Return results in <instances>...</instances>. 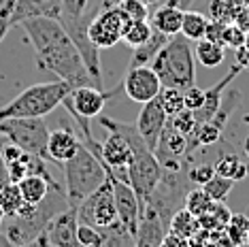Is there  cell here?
Masks as SVG:
<instances>
[{
  "label": "cell",
  "instance_id": "1",
  "mask_svg": "<svg viewBox=\"0 0 249 247\" xmlns=\"http://www.w3.org/2000/svg\"><path fill=\"white\" fill-rule=\"evenodd\" d=\"M69 200H66L64 190H53L43 203L38 205H24L15 215L4 217L0 232L7 237V241L13 247L30 243L32 239H36L41 232H45L49 220L55 215L58 211L66 209Z\"/></svg>",
  "mask_w": 249,
  "mask_h": 247
},
{
  "label": "cell",
  "instance_id": "2",
  "mask_svg": "<svg viewBox=\"0 0 249 247\" xmlns=\"http://www.w3.org/2000/svg\"><path fill=\"white\" fill-rule=\"evenodd\" d=\"M151 69L160 77L162 88L188 89L190 86H196V58L192 41H188L181 32L171 36L151 62Z\"/></svg>",
  "mask_w": 249,
  "mask_h": 247
},
{
  "label": "cell",
  "instance_id": "3",
  "mask_svg": "<svg viewBox=\"0 0 249 247\" xmlns=\"http://www.w3.org/2000/svg\"><path fill=\"white\" fill-rule=\"evenodd\" d=\"M72 86L62 79L35 83L26 88L9 105L0 106V120H11V117H45L53 113L58 106L69 98Z\"/></svg>",
  "mask_w": 249,
  "mask_h": 247
},
{
  "label": "cell",
  "instance_id": "4",
  "mask_svg": "<svg viewBox=\"0 0 249 247\" xmlns=\"http://www.w3.org/2000/svg\"><path fill=\"white\" fill-rule=\"evenodd\" d=\"M62 168H64V192L71 207H77L86 196L92 194L96 188H100L109 177L107 166L86 145H81V149L71 160H66Z\"/></svg>",
  "mask_w": 249,
  "mask_h": 247
},
{
  "label": "cell",
  "instance_id": "5",
  "mask_svg": "<svg viewBox=\"0 0 249 247\" xmlns=\"http://www.w3.org/2000/svg\"><path fill=\"white\" fill-rule=\"evenodd\" d=\"M36 64L41 69L53 72L58 79L71 83L72 88H81V86H94L92 77L86 69L79 49L75 47L72 38L66 35L64 38L52 43L49 47H45L43 52L36 53ZM96 88V86H94Z\"/></svg>",
  "mask_w": 249,
  "mask_h": 247
},
{
  "label": "cell",
  "instance_id": "6",
  "mask_svg": "<svg viewBox=\"0 0 249 247\" xmlns=\"http://www.w3.org/2000/svg\"><path fill=\"white\" fill-rule=\"evenodd\" d=\"M49 128L45 117H11V120H0V137H4L9 143L18 145L21 151L38 158L47 156V143H49Z\"/></svg>",
  "mask_w": 249,
  "mask_h": 247
},
{
  "label": "cell",
  "instance_id": "7",
  "mask_svg": "<svg viewBox=\"0 0 249 247\" xmlns=\"http://www.w3.org/2000/svg\"><path fill=\"white\" fill-rule=\"evenodd\" d=\"M117 2L120 0H105L100 11L88 21V36L98 49H109L120 43L124 28L130 21Z\"/></svg>",
  "mask_w": 249,
  "mask_h": 247
},
{
  "label": "cell",
  "instance_id": "8",
  "mask_svg": "<svg viewBox=\"0 0 249 247\" xmlns=\"http://www.w3.org/2000/svg\"><path fill=\"white\" fill-rule=\"evenodd\" d=\"M77 215L81 224L89 226H109L117 220V207H115V196H113V183L111 177L96 188L92 194L86 196L81 203L77 205Z\"/></svg>",
  "mask_w": 249,
  "mask_h": 247
},
{
  "label": "cell",
  "instance_id": "9",
  "mask_svg": "<svg viewBox=\"0 0 249 247\" xmlns=\"http://www.w3.org/2000/svg\"><path fill=\"white\" fill-rule=\"evenodd\" d=\"M122 88L113 89V92H105L100 88H94V86H81V88H72V92L69 94V98L64 100L66 109L69 113H77L86 120H92V117H100L103 115V109L107 105V100L111 96H115Z\"/></svg>",
  "mask_w": 249,
  "mask_h": 247
},
{
  "label": "cell",
  "instance_id": "10",
  "mask_svg": "<svg viewBox=\"0 0 249 247\" xmlns=\"http://www.w3.org/2000/svg\"><path fill=\"white\" fill-rule=\"evenodd\" d=\"M98 160L107 166L109 175L128 183V164L132 160V147H130V143L122 134H117V132L107 134V139L100 143Z\"/></svg>",
  "mask_w": 249,
  "mask_h": 247
},
{
  "label": "cell",
  "instance_id": "11",
  "mask_svg": "<svg viewBox=\"0 0 249 247\" xmlns=\"http://www.w3.org/2000/svg\"><path fill=\"white\" fill-rule=\"evenodd\" d=\"M122 89L126 92L130 100L139 105H145L154 100L158 94L162 92V81L156 75L151 66H137V69H128L126 77H124Z\"/></svg>",
  "mask_w": 249,
  "mask_h": 247
},
{
  "label": "cell",
  "instance_id": "12",
  "mask_svg": "<svg viewBox=\"0 0 249 247\" xmlns=\"http://www.w3.org/2000/svg\"><path fill=\"white\" fill-rule=\"evenodd\" d=\"M77 228H79V215H77V207H66V209L58 211L55 215L49 220L45 234H47L52 247H81L77 237Z\"/></svg>",
  "mask_w": 249,
  "mask_h": 247
},
{
  "label": "cell",
  "instance_id": "13",
  "mask_svg": "<svg viewBox=\"0 0 249 247\" xmlns=\"http://www.w3.org/2000/svg\"><path fill=\"white\" fill-rule=\"evenodd\" d=\"M166 124H168V115H166V111H164L160 98L156 96L154 100H149V103L143 105V109H141L134 126H137L141 139L147 143V147L151 151H156L158 141H160V134H162Z\"/></svg>",
  "mask_w": 249,
  "mask_h": 247
},
{
  "label": "cell",
  "instance_id": "14",
  "mask_svg": "<svg viewBox=\"0 0 249 247\" xmlns=\"http://www.w3.org/2000/svg\"><path fill=\"white\" fill-rule=\"evenodd\" d=\"M111 177L113 183V196H115V207H117V220H120L124 226L130 228V232H137L139 220H141V213H143V207H141L137 194L134 190L130 188V183L120 181L117 177Z\"/></svg>",
  "mask_w": 249,
  "mask_h": 247
},
{
  "label": "cell",
  "instance_id": "15",
  "mask_svg": "<svg viewBox=\"0 0 249 247\" xmlns=\"http://www.w3.org/2000/svg\"><path fill=\"white\" fill-rule=\"evenodd\" d=\"M166 232H168L166 224L162 222L160 213L154 207L145 205L143 213H141L137 232H134V247H160Z\"/></svg>",
  "mask_w": 249,
  "mask_h": 247
},
{
  "label": "cell",
  "instance_id": "16",
  "mask_svg": "<svg viewBox=\"0 0 249 247\" xmlns=\"http://www.w3.org/2000/svg\"><path fill=\"white\" fill-rule=\"evenodd\" d=\"M81 145H83L81 139L77 137L72 128H55V130L49 132V143H47L49 162H55V164L62 166L81 149Z\"/></svg>",
  "mask_w": 249,
  "mask_h": 247
},
{
  "label": "cell",
  "instance_id": "17",
  "mask_svg": "<svg viewBox=\"0 0 249 247\" xmlns=\"http://www.w3.org/2000/svg\"><path fill=\"white\" fill-rule=\"evenodd\" d=\"M62 15V0H15L13 26L30 18H55Z\"/></svg>",
  "mask_w": 249,
  "mask_h": 247
},
{
  "label": "cell",
  "instance_id": "18",
  "mask_svg": "<svg viewBox=\"0 0 249 247\" xmlns=\"http://www.w3.org/2000/svg\"><path fill=\"white\" fill-rule=\"evenodd\" d=\"M181 21H183V9L179 7V0H168V2H164L149 18L151 28H156V30H160L168 36L179 35Z\"/></svg>",
  "mask_w": 249,
  "mask_h": 247
},
{
  "label": "cell",
  "instance_id": "19",
  "mask_svg": "<svg viewBox=\"0 0 249 247\" xmlns=\"http://www.w3.org/2000/svg\"><path fill=\"white\" fill-rule=\"evenodd\" d=\"M19 192L24 196L28 205H38L49 196V190H62L58 183L49 175H41V173H30L21 181H18Z\"/></svg>",
  "mask_w": 249,
  "mask_h": 247
},
{
  "label": "cell",
  "instance_id": "20",
  "mask_svg": "<svg viewBox=\"0 0 249 247\" xmlns=\"http://www.w3.org/2000/svg\"><path fill=\"white\" fill-rule=\"evenodd\" d=\"M243 69L239 64H234L232 69L228 71V75L224 77L222 81H217L213 88H209L205 89V105H202V109L200 111H196V122L198 124H202V122H207V120H211V117L215 115V111L219 109V105H222V98H224V89L230 86L232 81H234V77L239 75Z\"/></svg>",
  "mask_w": 249,
  "mask_h": 247
},
{
  "label": "cell",
  "instance_id": "21",
  "mask_svg": "<svg viewBox=\"0 0 249 247\" xmlns=\"http://www.w3.org/2000/svg\"><path fill=\"white\" fill-rule=\"evenodd\" d=\"M168 38H171L168 35H164V32H160V30H156V28H154V35H151L149 41L143 43V45H139V47H134L128 69H137V66H151V62H154V58L160 53V49L168 43Z\"/></svg>",
  "mask_w": 249,
  "mask_h": 247
},
{
  "label": "cell",
  "instance_id": "22",
  "mask_svg": "<svg viewBox=\"0 0 249 247\" xmlns=\"http://www.w3.org/2000/svg\"><path fill=\"white\" fill-rule=\"evenodd\" d=\"M213 168L217 175L232 179V181H241V179L249 175V164H245V160L241 156L232 154V151H222L217 156V160H215Z\"/></svg>",
  "mask_w": 249,
  "mask_h": 247
},
{
  "label": "cell",
  "instance_id": "23",
  "mask_svg": "<svg viewBox=\"0 0 249 247\" xmlns=\"http://www.w3.org/2000/svg\"><path fill=\"white\" fill-rule=\"evenodd\" d=\"M96 228L100 232L98 247H134V234L120 220H115L109 226H96Z\"/></svg>",
  "mask_w": 249,
  "mask_h": 247
},
{
  "label": "cell",
  "instance_id": "24",
  "mask_svg": "<svg viewBox=\"0 0 249 247\" xmlns=\"http://www.w3.org/2000/svg\"><path fill=\"white\" fill-rule=\"evenodd\" d=\"M194 58L200 62L202 66H207V69H215V66H219L224 62L226 47L219 43L209 41V38H200V41H196Z\"/></svg>",
  "mask_w": 249,
  "mask_h": 247
},
{
  "label": "cell",
  "instance_id": "25",
  "mask_svg": "<svg viewBox=\"0 0 249 247\" xmlns=\"http://www.w3.org/2000/svg\"><path fill=\"white\" fill-rule=\"evenodd\" d=\"M207 26H209V15L198 13V11H192V9L183 11L181 35L188 38V41H200V38H205Z\"/></svg>",
  "mask_w": 249,
  "mask_h": 247
},
{
  "label": "cell",
  "instance_id": "26",
  "mask_svg": "<svg viewBox=\"0 0 249 247\" xmlns=\"http://www.w3.org/2000/svg\"><path fill=\"white\" fill-rule=\"evenodd\" d=\"M198 228H200L198 217L192 215L185 207H181V209L175 211L171 222H168V232H175V234H179V237H183V239H190Z\"/></svg>",
  "mask_w": 249,
  "mask_h": 247
},
{
  "label": "cell",
  "instance_id": "27",
  "mask_svg": "<svg viewBox=\"0 0 249 247\" xmlns=\"http://www.w3.org/2000/svg\"><path fill=\"white\" fill-rule=\"evenodd\" d=\"M24 205H26V200L19 192L18 183H13V181L0 183V207H2V211H4V217L15 215Z\"/></svg>",
  "mask_w": 249,
  "mask_h": 247
},
{
  "label": "cell",
  "instance_id": "28",
  "mask_svg": "<svg viewBox=\"0 0 249 247\" xmlns=\"http://www.w3.org/2000/svg\"><path fill=\"white\" fill-rule=\"evenodd\" d=\"M226 237L230 239V243L234 247L247 245V234H249V215L247 213H232L228 224L224 228Z\"/></svg>",
  "mask_w": 249,
  "mask_h": 247
},
{
  "label": "cell",
  "instance_id": "29",
  "mask_svg": "<svg viewBox=\"0 0 249 247\" xmlns=\"http://www.w3.org/2000/svg\"><path fill=\"white\" fill-rule=\"evenodd\" d=\"M230 215H232V211L226 207V203H213L207 213H202V215L198 217V224L205 230H224L230 220Z\"/></svg>",
  "mask_w": 249,
  "mask_h": 247
},
{
  "label": "cell",
  "instance_id": "30",
  "mask_svg": "<svg viewBox=\"0 0 249 247\" xmlns=\"http://www.w3.org/2000/svg\"><path fill=\"white\" fill-rule=\"evenodd\" d=\"M154 35V28H151L149 19H139V21H128L126 28H124L122 41L128 43L130 47H139V45L147 43Z\"/></svg>",
  "mask_w": 249,
  "mask_h": 247
},
{
  "label": "cell",
  "instance_id": "31",
  "mask_svg": "<svg viewBox=\"0 0 249 247\" xmlns=\"http://www.w3.org/2000/svg\"><path fill=\"white\" fill-rule=\"evenodd\" d=\"M232 188H234V181L217 175V173L202 185V190L209 194V198H211L213 203H226V198H228V194L232 192Z\"/></svg>",
  "mask_w": 249,
  "mask_h": 247
},
{
  "label": "cell",
  "instance_id": "32",
  "mask_svg": "<svg viewBox=\"0 0 249 247\" xmlns=\"http://www.w3.org/2000/svg\"><path fill=\"white\" fill-rule=\"evenodd\" d=\"M211 205H213V200L209 198V194L202 188H198V185L194 190H188L185 200H183V207L192 213V215H196V217H200L202 213H207Z\"/></svg>",
  "mask_w": 249,
  "mask_h": 247
},
{
  "label": "cell",
  "instance_id": "33",
  "mask_svg": "<svg viewBox=\"0 0 249 247\" xmlns=\"http://www.w3.org/2000/svg\"><path fill=\"white\" fill-rule=\"evenodd\" d=\"M241 9L239 0H211L209 4V18L224 21V24H232L236 11Z\"/></svg>",
  "mask_w": 249,
  "mask_h": 247
},
{
  "label": "cell",
  "instance_id": "34",
  "mask_svg": "<svg viewBox=\"0 0 249 247\" xmlns=\"http://www.w3.org/2000/svg\"><path fill=\"white\" fill-rule=\"evenodd\" d=\"M158 98H160V103L164 106V111H166L168 117L181 113V111L185 109L183 105V89L179 88H162V92L158 94Z\"/></svg>",
  "mask_w": 249,
  "mask_h": 247
},
{
  "label": "cell",
  "instance_id": "35",
  "mask_svg": "<svg viewBox=\"0 0 249 247\" xmlns=\"http://www.w3.org/2000/svg\"><path fill=\"white\" fill-rule=\"evenodd\" d=\"M168 124H171L173 128H177L181 134H185L188 139L192 137V132H194V130H196V126H198L196 115L192 113V111H188V109H183L181 113L173 115V117H168Z\"/></svg>",
  "mask_w": 249,
  "mask_h": 247
},
{
  "label": "cell",
  "instance_id": "36",
  "mask_svg": "<svg viewBox=\"0 0 249 247\" xmlns=\"http://www.w3.org/2000/svg\"><path fill=\"white\" fill-rule=\"evenodd\" d=\"M120 9L126 13V18L130 21H139V19H149V7L143 0H120Z\"/></svg>",
  "mask_w": 249,
  "mask_h": 247
},
{
  "label": "cell",
  "instance_id": "37",
  "mask_svg": "<svg viewBox=\"0 0 249 247\" xmlns=\"http://www.w3.org/2000/svg\"><path fill=\"white\" fill-rule=\"evenodd\" d=\"M247 36H249L247 32H243L236 24H226L224 36H222V45H224V47H230V49H239L241 45H245Z\"/></svg>",
  "mask_w": 249,
  "mask_h": 247
},
{
  "label": "cell",
  "instance_id": "38",
  "mask_svg": "<svg viewBox=\"0 0 249 247\" xmlns=\"http://www.w3.org/2000/svg\"><path fill=\"white\" fill-rule=\"evenodd\" d=\"M215 175V168L213 164H207V162H200V164H194L188 171V179H190V183H194L198 185V188H202L209 179H211Z\"/></svg>",
  "mask_w": 249,
  "mask_h": 247
},
{
  "label": "cell",
  "instance_id": "39",
  "mask_svg": "<svg viewBox=\"0 0 249 247\" xmlns=\"http://www.w3.org/2000/svg\"><path fill=\"white\" fill-rule=\"evenodd\" d=\"M13 9L15 0H2V4H0V43L4 41V36L13 28Z\"/></svg>",
  "mask_w": 249,
  "mask_h": 247
},
{
  "label": "cell",
  "instance_id": "40",
  "mask_svg": "<svg viewBox=\"0 0 249 247\" xmlns=\"http://www.w3.org/2000/svg\"><path fill=\"white\" fill-rule=\"evenodd\" d=\"M183 105L192 113L200 111L202 105H205V89H200L196 86H190L188 89H183Z\"/></svg>",
  "mask_w": 249,
  "mask_h": 247
},
{
  "label": "cell",
  "instance_id": "41",
  "mask_svg": "<svg viewBox=\"0 0 249 247\" xmlns=\"http://www.w3.org/2000/svg\"><path fill=\"white\" fill-rule=\"evenodd\" d=\"M88 0H62L60 18H86Z\"/></svg>",
  "mask_w": 249,
  "mask_h": 247
},
{
  "label": "cell",
  "instance_id": "42",
  "mask_svg": "<svg viewBox=\"0 0 249 247\" xmlns=\"http://www.w3.org/2000/svg\"><path fill=\"white\" fill-rule=\"evenodd\" d=\"M224 28H226L224 21H217V19H211V18H209V26H207L205 38H209V41H213V43H219V45H222Z\"/></svg>",
  "mask_w": 249,
  "mask_h": 247
},
{
  "label": "cell",
  "instance_id": "43",
  "mask_svg": "<svg viewBox=\"0 0 249 247\" xmlns=\"http://www.w3.org/2000/svg\"><path fill=\"white\" fill-rule=\"evenodd\" d=\"M205 247H234L230 243V239L226 237L224 230H209V239Z\"/></svg>",
  "mask_w": 249,
  "mask_h": 247
},
{
  "label": "cell",
  "instance_id": "44",
  "mask_svg": "<svg viewBox=\"0 0 249 247\" xmlns=\"http://www.w3.org/2000/svg\"><path fill=\"white\" fill-rule=\"evenodd\" d=\"M234 58H236L234 64H239L243 71H249V36H247L245 45H241L239 49H234Z\"/></svg>",
  "mask_w": 249,
  "mask_h": 247
},
{
  "label": "cell",
  "instance_id": "45",
  "mask_svg": "<svg viewBox=\"0 0 249 247\" xmlns=\"http://www.w3.org/2000/svg\"><path fill=\"white\" fill-rule=\"evenodd\" d=\"M160 247H192V245H190L188 239L179 237V234H175V232H166L164 234V239H162V243H160Z\"/></svg>",
  "mask_w": 249,
  "mask_h": 247
},
{
  "label": "cell",
  "instance_id": "46",
  "mask_svg": "<svg viewBox=\"0 0 249 247\" xmlns=\"http://www.w3.org/2000/svg\"><path fill=\"white\" fill-rule=\"evenodd\" d=\"M232 24H236L243 32H247V35H249V7H241L239 11H236Z\"/></svg>",
  "mask_w": 249,
  "mask_h": 247
},
{
  "label": "cell",
  "instance_id": "47",
  "mask_svg": "<svg viewBox=\"0 0 249 247\" xmlns=\"http://www.w3.org/2000/svg\"><path fill=\"white\" fill-rule=\"evenodd\" d=\"M18 247H52V243H49V239H47V234L41 232L36 239H32L30 243H24V245H18Z\"/></svg>",
  "mask_w": 249,
  "mask_h": 247
},
{
  "label": "cell",
  "instance_id": "48",
  "mask_svg": "<svg viewBox=\"0 0 249 247\" xmlns=\"http://www.w3.org/2000/svg\"><path fill=\"white\" fill-rule=\"evenodd\" d=\"M243 154L247 156V160H249V134L245 139H243Z\"/></svg>",
  "mask_w": 249,
  "mask_h": 247
},
{
  "label": "cell",
  "instance_id": "49",
  "mask_svg": "<svg viewBox=\"0 0 249 247\" xmlns=\"http://www.w3.org/2000/svg\"><path fill=\"white\" fill-rule=\"evenodd\" d=\"M0 175H7V168H4V164H2V145H0Z\"/></svg>",
  "mask_w": 249,
  "mask_h": 247
},
{
  "label": "cell",
  "instance_id": "50",
  "mask_svg": "<svg viewBox=\"0 0 249 247\" xmlns=\"http://www.w3.org/2000/svg\"><path fill=\"white\" fill-rule=\"evenodd\" d=\"M192 4H194V0H179V7L183 9V11L188 9V7H192Z\"/></svg>",
  "mask_w": 249,
  "mask_h": 247
},
{
  "label": "cell",
  "instance_id": "51",
  "mask_svg": "<svg viewBox=\"0 0 249 247\" xmlns=\"http://www.w3.org/2000/svg\"><path fill=\"white\" fill-rule=\"evenodd\" d=\"M143 2L147 4V7H149V4H158V2H160V0H143Z\"/></svg>",
  "mask_w": 249,
  "mask_h": 247
},
{
  "label": "cell",
  "instance_id": "52",
  "mask_svg": "<svg viewBox=\"0 0 249 247\" xmlns=\"http://www.w3.org/2000/svg\"><path fill=\"white\" fill-rule=\"evenodd\" d=\"M2 222H4V211H2V207H0V226H2Z\"/></svg>",
  "mask_w": 249,
  "mask_h": 247
},
{
  "label": "cell",
  "instance_id": "53",
  "mask_svg": "<svg viewBox=\"0 0 249 247\" xmlns=\"http://www.w3.org/2000/svg\"><path fill=\"white\" fill-rule=\"evenodd\" d=\"M245 122H249V115H247V117H245Z\"/></svg>",
  "mask_w": 249,
  "mask_h": 247
},
{
  "label": "cell",
  "instance_id": "54",
  "mask_svg": "<svg viewBox=\"0 0 249 247\" xmlns=\"http://www.w3.org/2000/svg\"><path fill=\"white\" fill-rule=\"evenodd\" d=\"M247 245H249V234H247Z\"/></svg>",
  "mask_w": 249,
  "mask_h": 247
},
{
  "label": "cell",
  "instance_id": "55",
  "mask_svg": "<svg viewBox=\"0 0 249 247\" xmlns=\"http://www.w3.org/2000/svg\"><path fill=\"white\" fill-rule=\"evenodd\" d=\"M0 4H2V0H0Z\"/></svg>",
  "mask_w": 249,
  "mask_h": 247
}]
</instances>
